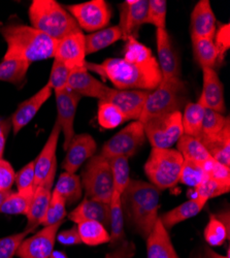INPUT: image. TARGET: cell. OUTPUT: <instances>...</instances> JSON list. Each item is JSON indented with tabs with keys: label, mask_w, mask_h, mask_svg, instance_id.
I'll return each mask as SVG.
<instances>
[{
	"label": "cell",
	"mask_w": 230,
	"mask_h": 258,
	"mask_svg": "<svg viewBox=\"0 0 230 258\" xmlns=\"http://www.w3.org/2000/svg\"><path fill=\"white\" fill-rule=\"evenodd\" d=\"M86 69L109 80L119 90L156 89L162 81L158 62L154 64H138L123 58H109L102 63L86 62Z\"/></svg>",
	"instance_id": "6da1fadb"
},
{
	"label": "cell",
	"mask_w": 230,
	"mask_h": 258,
	"mask_svg": "<svg viewBox=\"0 0 230 258\" xmlns=\"http://www.w3.org/2000/svg\"><path fill=\"white\" fill-rule=\"evenodd\" d=\"M123 214L131 228L145 241L159 216L160 190L151 183L130 180L121 198Z\"/></svg>",
	"instance_id": "7a4b0ae2"
},
{
	"label": "cell",
	"mask_w": 230,
	"mask_h": 258,
	"mask_svg": "<svg viewBox=\"0 0 230 258\" xmlns=\"http://www.w3.org/2000/svg\"><path fill=\"white\" fill-rule=\"evenodd\" d=\"M0 34L8 45L4 59L20 60L31 64L54 58L57 40L31 26L10 22L0 25Z\"/></svg>",
	"instance_id": "3957f363"
},
{
	"label": "cell",
	"mask_w": 230,
	"mask_h": 258,
	"mask_svg": "<svg viewBox=\"0 0 230 258\" xmlns=\"http://www.w3.org/2000/svg\"><path fill=\"white\" fill-rule=\"evenodd\" d=\"M28 15L31 27L57 41L82 31L73 17L55 0H33Z\"/></svg>",
	"instance_id": "277c9868"
},
{
	"label": "cell",
	"mask_w": 230,
	"mask_h": 258,
	"mask_svg": "<svg viewBox=\"0 0 230 258\" xmlns=\"http://www.w3.org/2000/svg\"><path fill=\"white\" fill-rule=\"evenodd\" d=\"M186 100L187 89L181 78L162 79L158 87L149 92L138 121L143 123L154 117L181 112Z\"/></svg>",
	"instance_id": "5b68a950"
},
{
	"label": "cell",
	"mask_w": 230,
	"mask_h": 258,
	"mask_svg": "<svg viewBox=\"0 0 230 258\" xmlns=\"http://www.w3.org/2000/svg\"><path fill=\"white\" fill-rule=\"evenodd\" d=\"M184 158L178 150L152 148L143 170L149 183L159 190H165L179 183Z\"/></svg>",
	"instance_id": "8992f818"
},
{
	"label": "cell",
	"mask_w": 230,
	"mask_h": 258,
	"mask_svg": "<svg viewBox=\"0 0 230 258\" xmlns=\"http://www.w3.org/2000/svg\"><path fill=\"white\" fill-rule=\"evenodd\" d=\"M81 182L86 199L111 203L114 182L109 159L100 154L91 157L82 171Z\"/></svg>",
	"instance_id": "52a82bcc"
},
{
	"label": "cell",
	"mask_w": 230,
	"mask_h": 258,
	"mask_svg": "<svg viewBox=\"0 0 230 258\" xmlns=\"http://www.w3.org/2000/svg\"><path fill=\"white\" fill-rule=\"evenodd\" d=\"M145 139L152 148L171 149L184 136L182 112H174L151 118L142 123Z\"/></svg>",
	"instance_id": "ba28073f"
},
{
	"label": "cell",
	"mask_w": 230,
	"mask_h": 258,
	"mask_svg": "<svg viewBox=\"0 0 230 258\" xmlns=\"http://www.w3.org/2000/svg\"><path fill=\"white\" fill-rule=\"evenodd\" d=\"M145 135L140 121H133L104 143L100 155L107 159L114 157H132L144 144Z\"/></svg>",
	"instance_id": "9c48e42d"
},
{
	"label": "cell",
	"mask_w": 230,
	"mask_h": 258,
	"mask_svg": "<svg viewBox=\"0 0 230 258\" xmlns=\"http://www.w3.org/2000/svg\"><path fill=\"white\" fill-rule=\"evenodd\" d=\"M110 242L106 258H132L135 255V245L130 242L125 234L124 214L121 203V196L113 192L110 203Z\"/></svg>",
	"instance_id": "30bf717a"
},
{
	"label": "cell",
	"mask_w": 230,
	"mask_h": 258,
	"mask_svg": "<svg viewBox=\"0 0 230 258\" xmlns=\"http://www.w3.org/2000/svg\"><path fill=\"white\" fill-rule=\"evenodd\" d=\"M64 9L73 17L82 31L92 33L107 28L111 22L112 11L104 0H90L83 4L65 6Z\"/></svg>",
	"instance_id": "8fae6325"
},
{
	"label": "cell",
	"mask_w": 230,
	"mask_h": 258,
	"mask_svg": "<svg viewBox=\"0 0 230 258\" xmlns=\"http://www.w3.org/2000/svg\"><path fill=\"white\" fill-rule=\"evenodd\" d=\"M86 44L83 31L74 32L57 41L54 59L59 60L71 72L86 69Z\"/></svg>",
	"instance_id": "7c38bea8"
},
{
	"label": "cell",
	"mask_w": 230,
	"mask_h": 258,
	"mask_svg": "<svg viewBox=\"0 0 230 258\" xmlns=\"http://www.w3.org/2000/svg\"><path fill=\"white\" fill-rule=\"evenodd\" d=\"M63 222L45 226L19 246L16 255L19 258H50L54 251L59 227Z\"/></svg>",
	"instance_id": "4fadbf2b"
},
{
	"label": "cell",
	"mask_w": 230,
	"mask_h": 258,
	"mask_svg": "<svg viewBox=\"0 0 230 258\" xmlns=\"http://www.w3.org/2000/svg\"><path fill=\"white\" fill-rule=\"evenodd\" d=\"M57 105V120L56 122L61 127V132L64 136L63 149L66 150L74 134V119L81 96L68 88L55 91Z\"/></svg>",
	"instance_id": "5bb4252c"
},
{
	"label": "cell",
	"mask_w": 230,
	"mask_h": 258,
	"mask_svg": "<svg viewBox=\"0 0 230 258\" xmlns=\"http://www.w3.org/2000/svg\"><path fill=\"white\" fill-rule=\"evenodd\" d=\"M149 0H126L119 6L120 24L123 40L137 38L139 28L145 24L148 16Z\"/></svg>",
	"instance_id": "9a60e30c"
},
{
	"label": "cell",
	"mask_w": 230,
	"mask_h": 258,
	"mask_svg": "<svg viewBox=\"0 0 230 258\" xmlns=\"http://www.w3.org/2000/svg\"><path fill=\"white\" fill-rule=\"evenodd\" d=\"M97 144L89 134L74 135L66 148V155L62 167L67 173L75 174L81 166L95 155Z\"/></svg>",
	"instance_id": "2e32d148"
},
{
	"label": "cell",
	"mask_w": 230,
	"mask_h": 258,
	"mask_svg": "<svg viewBox=\"0 0 230 258\" xmlns=\"http://www.w3.org/2000/svg\"><path fill=\"white\" fill-rule=\"evenodd\" d=\"M149 92L144 90H119L111 88L104 101L117 106L127 121H138Z\"/></svg>",
	"instance_id": "e0dca14e"
},
{
	"label": "cell",
	"mask_w": 230,
	"mask_h": 258,
	"mask_svg": "<svg viewBox=\"0 0 230 258\" xmlns=\"http://www.w3.org/2000/svg\"><path fill=\"white\" fill-rule=\"evenodd\" d=\"M61 134V127L56 122L52 132L39 155L33 160L34 163V188L45 182L50 175L56 173L57 158L56 151L58 147L59 137Z\"/></svg>",
	"instance_id": "ac0fdd59"
},
{
	"label": "cell",
	"mask_w": 230,
	"mask_h": 258,
	"mask_svg": "<svg viewBox=\"0 0 230 258\" xmlns=\"http://www.w3.org/2000/svg\"><path fill=\"white\" fill-rule=\"evenodd\" d=\"M158 66L162 79L181 78V63L170 33L166 29H156Z\"/></svg>",
	"instance_id": "d6986e66"
},
{
	"label": "cell",
	"mask_w": 230,
	"mask_h": 258,
	"mask_svg": "<svg viewBox=\"0 0 230 258\" xmlns=\"http://www.w3.org/2000/svg\"><path fill=\"white\" fill-rule=\"evenodd\" d=\"M203 87L198 101L205 109L215 111L220 114L225 113L224 86L216 72L213 69H202Z\"/></svg>",
	"instance_id": "ffe728a7"
},
{
	"label": "cell",
	"mask_w": 230,
	"mask_h": 258,
	"mask_svg": "<svg viewBox=\"0 0 230 258\" xmlns=\"http://www.w3.org/2000/svg\"><path fill=\"white\" fill-rule=\"evenodd\" d=\"M67 88L81 97L97 98L104 101L111 90L110 87L89 74L87 69L73 71L68 79Z\"/></svg>",
	"instance_id": "44dd1931"
},
{
	"label": "cell",
	"mask_w": 230,
	"mask_h": 258,
	"mask_svg": "<svg viewBox=\"0 0 230 258\" xmlns=\"http://www.w3.org/2000/svg\"><path fill=\"white\" fill-rule=\"evenodd\" d=\"M55 176H56V173H53L52 175L49 176V178L45 182H43L34 188L31 204L26 214V218H27L26 229H29L32 232L38 225H40L41 221H43L45 215L47 213V210L50 205L51 197H52V192H53L52 188H53Z\"/></svg>",
	"instance_id": "7402d4cb"
},
{
	"label": "cell",
	"mask_w": 230,
	"mask_h": 258,
	"mask_svg": "<svg viewBox=\"0 0 230 258\" xmlns=\"http://www.w3.org/2000/svg\"><path fill=\"white\" fill-rule=\"evenodd\" d=\"M191 37L214 39L217 31V19L208 0H199L190 17Z\"/></svg>",
	"instance_id": "603a6c76"
},
{
	"label": "cell",
	"mask_w": 230,
	"mask_h": 258,
	"mask_svg": "<svg viewBox=\"0 0 230 258\" xmlns=\"http://www.w3.org/2000/svg\"><path fill=\"white\" fill-rule=\"evenodd\" d=\"M52 89L46 85L45 87L37 91L30 98L26 99L19 106L11 117L13 123V133L14 135H18L21 129H23L38 113L40 107L45 104V102L51 97Z\"/></svg>",
	"instance_id": "cb8c5ba5"
},
{
	"label": "cell",
	"mask_w": 230,
	"mask_h": 258,
	"mask_svg": "<svg viewBox=\"0 0 230 258\" xmlns=\"http://www.w3.org/2000/svg\"><path fill=\"white\" fill-rule=\"evenodd\" d=\"M68 219L75 224L87 220L97 221L109 229L111 221L110 204L85 198L72 212L69 213Z\"/></svg>",
	"instance_id": "d4e9b609"
},
{
	"label": "cell",
	"mask_w": 230,
	"mask_h": 258,
	"mask_svg": "<svg viewBox=\"0 0 230 258\" xmlns=\"http://www.w3.org/2000/svg\"><path fill=\"white\" fill-rule=\"evenodd\" d=\"M147 258H180L167 229L158 218L153 230L145 240Z\"/></svg>",
	"instance_id": "484cf974"
},
{
	"label": "cell",
	"mask_w": 230,
	"mask_h": 258,
	"mask_svg": "<svg viewBox=\"0 0 230 258\" xmlns=\"http://www.w3.org/2000/svg\"><path fill=\"white\" fill-rule=\"evenodd\" d=\"M206 203L207 201L203 199H191L179 207L162 214L159 219L166 229H171L183 221L195 217L201 212Z\"/></svg>",
	"instance_id": "4316f807"
},
{
	"label": "cell",
	"mask_w": 230,
	"mask_h": 258,
	"mask_svg": "<svg viewBox=\"0 0 230 258\" xmlns=\"http://www.w3.org/2000/svg\"><path fill=\"white\" fill-rule=\"evenodd\" d=\"M212 158L230 167V121L216 136L199 139Z\"/></svg>",
	"instance_id": "83f0119b"
},
{
	"label": "cell",
	"mask_w": 230,
	"mask_h": 258,
	"mask_svg": "<svg viewBox=\"0 0 230 258\" xmlns=\"http://www.w3.org/2000/svg\"><path fill=\"white\" fill-rule=\"evenodd\" d=\"M193 54L198 66L202 69H213L220 63L218 49L215 45L214 39L191 37Z\"/></svg>",
	"instance_id": "f1b7e54d"
},
{
	"label": "cell",
	"mask_w": 230,
	"mask_h": 258,
	"mask_svg": "<svg viewBox=\"0 0 230 258\" xmlns=\"http://www.w3.org/2000/svg\"><path fill=\"white\" fill-rule=\"evenodd\" d=\"M53 192L63 199L66 205L75 204L83 195L81 178L76 174L64 171L60 175Z\"/></svg>",
	"instance_id": "f546056e"
},
{
	"label": "cell",
	"mask_w": 230,
	"mask_h": 258,
	"mask_svg": "<svg viewBox=\"0 0 230 258\" xmlns=\"http://www.w3.org/2000/svg\"><path fill=\"white\" fill-rule=\"evenodd\" d=\"M120 39H123V35L119 26L107 27L85 35L86 54H94L110 47Z\"/></svg>",
	"instance_id": "4dcf8cb0"
},
{
	"label": "cell",
	"mask_w": 230,
	"mask_h": 258,
	"mask_svg": "<svg viewBox=\"0 0 230 258\" xmlns=\"http://www.w3.org/2000/svg\"><path fill=\"white\" fill-rule=\"evenodd\" d=\"M177 150L183 156L184 160L203 165L212 156L207 152L202 143L193 137L184 135L177 143Z\"/></svg>",
	"instance_id": "1f68e13d"
},
{
	"label": "cell",
	"mask_w": 230,
	"mask_h": 258,
	"mask_svg": "<svg viewBox=\"0 0 230 258\" xmlns=\"http://www.w3.org/2000/svg\"><path fill=\"white\" fill-rule=\"evenodd\" d=\"M205 107L201 102H188L182 113V125L184 135L198 139L201 135Z\"/></svg>",
	"instance_id": "d6a6232c"
},
{
	"label": "cell",
	"mask_w": 230,
	"mask_h": 258,
	"mask_svg": "<svg viewBox=\"0 0 230 258\" xmlns=\"http://www.w3.org/2000/svg\"><path fill=\"white\" fill-rule=\"evenodd\" d=\"M76 227L82 243L87 246L95 247L110 242L109 229L97 221H82Z\"/></svg>",
	"instance_id": "836d02e7"
},
{
	"label": "cell",
	"mask_w": 230,
	"mask_h": 258,
	"mask_svg": "<svg viewBox=\"0 0 230 258\" xmlns=\"http://www.w3.org/2000/svg\"><path fill=\"white\" fill-rule=\"evenodd\" d=\"M30 64L24 61L4 59L0 62V81L9 82L17 87H22L26 82V77Z\"/></svg>",
	"instance_id": "e575fe53"
},
{
	"label": "cell",
	"mask_w": 230,
	"mask_h": 258,
	"mask_svg": "<svg viewBox=\"0 0 230 258\" xmlns=\"http://www.w3.org/2000/svg\"><path fill=\"white\" fill-rule=\"evenodd\" d=\"M126 45L124 49L123 59L129 62H134L138 64H154L157 63L151 49L139 42L136 38H127Z\"/></svg>",
	"instance_id": "d590c367"
},
{
	"label": "cell",
	"mask_w": 230,
	"mask_h": 258,
	"mask_svg": "<svg viewBox=\"0 0 230 258\" xmlns=\"http://www.w3.org/2000/svg\"><path fill=\"white\" fill-rule=\"evenodd\" d=\"M110 160L113 182H114V192L117 195L123 196L125 189L127 188L130 182V169L129 161L126 157H114Z\"/></svg>",
	"instance_id": "8d00e7d4"
},
{
	"label": "cell",
	"mask_w": 230,
	"mask_h": 258,
	"mask_svg": "<svg viewBox=\"0 0 230 258\" xmlns=\"http://www.w3.org/2000/svg\"><path fill=\"white\" fill-rule=\"evenodd\" d=\"M33 192H12L0 206V213L8 215H25L29 210Z\"/></svg>",
	"instance_id": "74e56055"
},
{
	"label": "cell",
	"mask_w": 230,
	"mask_h": 258,
	"mask_svg": "<svg viewBox=\"0 0 230 258\" xmlns=\"http://www.w3.org/2000/svg\"><path fill=\"white\" fill-rule=\"evenodd\" d=\"M204 240L212 247H219L229 238V227L217 216L211 215L204 228Z\"/></svg>",
	"instance_id": "f35d334b"
},
{
	"label": "cell",
	"mask_w": 230,
	"mask_h": 258,
	"mask_svg": "<svg viewBox=\"0 0 230 258\" xmlns=\"http://www.w3.org/2000/svg\"><path fill=\"white\" fill-rule=\"evenodd\" d=\"M97 120L101 127L114 129L127 121L117 106L107 101H99Z\"/></svg>",
	"instance_id": "ab89813d"
},
{
	"label": "cell",
	"mask_w": 230,
	"mask_h": 258,
	"mask_svg": "<svg viewBox=\"0 0 230 258\" xmlns=\"http://www.w3.org/2000/svg\"><path fill=\"white\" fill-rule=\"evenodd\" d=\"M229 118L224 117V115L217 113L215 111L205 109L204 110V116H203V122H202V128H201V135L198 138H210L213 136L218 135L223 131V128L226 126V124L229 122Z\"/></svg>",
	"instance_id": "60d3db41"
},
{
	"label": "cell",
	"mask_w": 230,
	"mask_h": 258,
	"mask_svg": "<svg viewBox=\"0 0 230 258\" xmlns=\"http://www.w3.org/2000/svg\"><path fill=\"white\" fill-rule=\"evenodd\" d=\"M206 178H207V175L205 174V171L201 165L191 161L184 160V163L181 169L179 183H182L188 187L195 189Z\"/></svg>",
	"instance_id": "b9f144b4"
},
{
	"label": "cell",
	"mask_w": 230,
	"mask_h": 258,
	"mask_svg": "<svg viewBox=\"0 0 230 258\" xmlns=\"http://www.w3.org/2000/svg\"><path fill=\"white\" fill-rule=\"evenodd\" d=\"M65 217H66L65 202L61 197L56 195L55 192H52L49 208L40 225H43L45 227V226H50L60 222H63Z\"/></svg>",
	"instance_id": "7bdbcfd3"
},
{
	"label": "cell",
	"mask_w": 230,
	"mask_h": 258,
	"mask_svg": "<svg viewBox=\"0 0 230 258\" xmlns=\"http://www.w3.org/2000/svg\"><path fill=\"white\" fill-rule=\"evenodd\" d=\"M230 191V186L224 185L220 182H217L211 178H206L198 187L194 189L195 193V198L198 199H203L205 201H208L211 199L217 198L222 195H226Z\"/></svg>",
	"instance_id": "ee69618b"
},
{
	"label": "cell",
	"mask_w": 230,
	"mask_h": 258,
	"mask_svg": "<svg viewBox=\"0 0 230 258\" xmlns=\"http://www.w3.org/2000/svg\"><path fill=\"white\" fill-rule=\"evenodd\" d=\"M71 71L67 67H65L64 64L60 62L59 60L54 59L50 78L47 85L54 91L65 89L67 88V83Z\"/></svg>",
	"instance_id": "f6af8a7d"
},
{
	"label": "cell",
	"mask_w": 230,
	"mask_h": 258,
	"mask_svg": "<svg viewBox=\"0 0 230 258\" xmlns=\"http://www.w3.org/2000/svg\"><path fill=\"white\" fill-rule=\"evenodd\" d=\"M167 3L165 0H149L148 16L145 24H151L156 29H166Z\"/></svg>",
	"instance_id": "bcb514c9"
},
{
	"label": "cell",
	"mask_w": 230,
	"mask_h": 258,
	"mask_svg": "<svg viewBox=\"0 0 230 258\" xmlns=\"http://www.w3.org/2000/svg\"><path fill=\"white\" fill-rule=\"evenodd\" d=\"M32 231L25 229L22 232L5 236L0 239V258H14L19 246L26 239L27 234Z\"/></svg>",
	"instance_id": "7dc6e473"
},
{
	"label": "cell",
	"mask_w": 230,
	"mask_h": 258,
	"mask_svg": "<svg viewBox=\"0 0 230 258\" xmlns=\"http://www.w3.org/2000/svg\"><path fill=\"white\" fill-rule=\"evenodd\" d=\"M205 174L208 178H211L217 182H220L224 185L230 186V167H227L220 162L216 161L214 158L207 160L203 165Z\"/></svg>",
	"instance_id": "c3c4849f"
},
{
	"label": "cell",
	"mask_w": 230,
	"mask_h": 258,
	"mask_svg": "<svg viewBox=\"0 0 230 258\" xmlns=\"http://www.w3.org/2000/svg\"><path fill=\"white\" fill-rule=\"evenodd\" d=\"M34 163L31 161L16 174L15 183L18 192L26 193L34 191Z\"/></svg>",
	"instance_id": "681fc988"
},
{
	"label": "cell",
	"mask_w": 230,
	"mask_h": 258,
	"mask_svg": "<svg viewBox=\"0 0 230 258\" xmlns=\"http://www.w3.org/2000/svg\"><path fill=\"white\" fill-rule=\"evenodd\" d=\"M214 42L218 49L220 61L224 60L226 52L230 48V26L229 24H223L217 28L216 34L214 36Z\"/></svg>",
	"instance_id": "f907efd6"
},
{
	"label": "cell",
	"mask_w": 230,
	"mask_h": 258,
	"mask_svg": "<svg viewBox=\"0 0 230 258\" xmlns=\"http://www.w3.org/2000/svg\"><path fill=\"white\" fill-rule=\"evenodd\" d=\"M15 177L16 173L12 164L4 158L0 159V191H11Z\"/></svg>",
	"instance_id": "816d5d0a"
},
{
	"label": "cell",
	"mask_w": 230,
	"mask_h": 258,
	"mask_svg": "<svg viewBox=\"0 0 230 258\" xmlns=\"http://www.w3.org/2000/svg\"><path fill=\"white\" fill-rule=\"evenodd\" d=\"M56 240L60 244L65 245V246H74V245L83 244L78 231V227L75 225L67 230H63L57 233Z\"/></svg>",
	"instance_id": "f5cc1de1"
},
{
	"label": "cell",
	"mask_w": 230,
	"mask_h": 258,
	"mask_svg": "<svg viewBox=\"0 0 230 258\" xmlns=\"http://www.w3.org/2000/svg\"><path fill=\"white\" fill-rule=\"evenodd\" d=\"M12 131H13L12 119L0 116V133L4 134L6 137H8Z\"/></svg>",
	"instance_id": "db71d44e"
},
{
	"label": "cell",
	"mask_w": 230,
	"mask_h": 258,
	"mask_svg": "<svg viewBox=\"0 0 230 258\" xmlns=\"http://www.w3.org/2000/svg\"><path fill=\"white\" fill-rule=\"evenodd\" d=\"M204 255L206 258H230V252L229 249L227 251V255H221L217 252H215L214 250H212L211 248H205L204 249Z\"/></svg>",
	"instance_id": "11a10c76"
},
{
	"label": "cell",
	"mask_w": 230,
	"mask_h": 258,
	"mask_svg": "<svg viewBox=\"0 0 230 258\" xmlns=\"http://www.w3.org/2000/svg\"><path fill=\"white\" fill-rule=\"evenodd\" d=\"M6 141L7 137L0 133V159H3L4 153H5V148H6Z\"/></svg>",
	"instance_id": "9f6ffc18"
},
{
	"label": "cell",
	"mask_w": 230,
	"mask_h": 258,
	"mask_svg": "<svg viewBox=\"0 0 230 258\" xmlns=\"http://www.w3.org/2000/svg\"><path fill=\"white\" fill-rule=\"evenodd\" d=\"M50 258H68V257H67V255H66L64 252L54 250L53 253L51 254Z\"/></svg>",
	"instance_id": "6f0895ef"
},
{
	"label": "cell",
	"mask_w": 230,
	"mask_h": 258,
	"mask_svg": "<svg viewBox=\"0 0 230 258\" xmlns=\"http://www.w3.org/2000/svg\"><path fill=\"white\" fill-rule=\"evenodd\" d=\"M12 191H0V206L4 204L6 199L11 195Z\"/></svg>",
	"instance_id": "680465c9"
},
{
	"label": "cell",
	"mask_w": 230,
	"mask_h": 258,
	"mask_svg": "<svg viewBox=\"0 0 230 258\" xmlns=\"http://www.w3.org/2000/svg\"><path fill=\"white\" fill-rule=\"evenodd\" d=\"M192 258H206L205 255L203 253H197L196 255H194Z\"/></svg>",
	"instance_id": "91938a15"
}]
</instances>
